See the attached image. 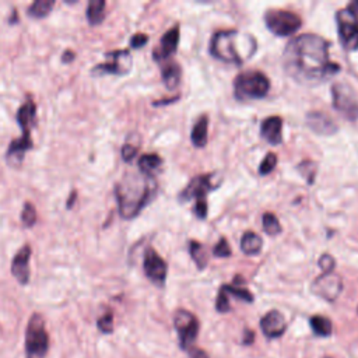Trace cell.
<instances>
[{
	"instance_id": "1",
	"label": "cell",
	"mask_w": 358,
	"mask_h": 358,
	"mask_svg": "<svg viewBox=\"0 0 358 358\" xmlns=\"http://www.w3.org/2000/svg\"><path fill=\"white\" fill-rule=\"evenodd\" d=\"M282 66L288 76L303 85L323 83L340 71V66L329 59V42L315 34L292 38L282 52Z\"/></svg>"
},
{
	"instance_id": "2",
	"label": "cell",
	"mask_w": 358,
	"mask_h": 358,
	"mask_svg": "<svg viewBox=\"0 0 358 358\" xmlns=\"http://www.w3.org/2000/svg\"><path fill=\"white\" fill-rule=\"evenodd\" d=\"M157 193V182L154 176L129 172L116 185L115 194L117 199L119 213L123 218H134Z\"/></svg>"
},
{
	"instance_id": "3",
	"label": "cell",
	"mask_w": 358,
	"mask_h": 358,
	"mask_svg": "<svg viewBox=\"0 0 358 358\" xmlns=\"http://www.w3.org/2000/svg\"><path fill=\"white\" fill-rule=\"evenodd\" d=\"M256 39L236 29L217 31L210 42V53L225 63L242 64L256 52Z\"/></svg>"
},
{
	"instance_id": "4",
	"label": "cell",
	"mask_w": 358,
	"mask_h": 358,
	"mask_svg": "<svg viewBox=\"0 0 358 358\" xmlns=\"http://www.w3.org/2000/svg\"><path fill=\"white\" fill-rule=\"evenodd\" d=\"M270 81L266 74L256 70L239 73L234 81V95L238 101L260 99L267 95Z\"/></svg>"
},
{
	"instance_id": "5",
	"label": "cell",
	"mask_w": 358,
	"mask_h": 358,
	"mask_svg": "<svg viewBox=\"0 0 358 358\" xmlns=\"http://www.w3.org/2000/svg\"><path fill=\"white\" fill-rule=\"evenodd\" d=\"M25 358H45L49 351V333L41 313H32L25 330Z\"/></svg>"
},
{
	"instance_id": "6",
	"label": "cell",
	"mask_w": 358,
	"mask_h": 358,
	"mask_svg": "<svg viewBox=\"0 0 358 358\" xmlns=\"http://www.w3.org/2000/svg\"><path fill=\"white\" fill-rule=\"evenodd\" d=\"M338 39L348 52L358 49V1L350 3L336 13Z\"/></svg>"
},
{
	"instance_id": "7",
	"label": "cell",
	"mask_w": 358,
	"mask_h": 358,
	"mask_svg": "<svg viewBox=\"0 0 358 358\" xmlns=\"http://www.w3.org/2000/svg\"><path fill=\"white\" fill-rule=\"evenodd\" d=\"M266 27L278 36H288L301 28V17L288 10H267L264 14Z\"/></svg>"
},
{
	"instance_id": "8",
	"label": "cell",
	"mask_w": 358,
	"mask_h": 358,
	"mask_svg": "<svg viewBox=\"0 0 358 358\" xmlns=\"http://www.w3.org/2000/svg\"><path fill=\"white\" fill-rule=\"evenodd\" d=\"M331 96L333 106L338 113L351 122L358 119V98L347 83H334L331 85Z\"/></svg>"
},
{
	"instance_id": "9",
	"label": "cell",
	"mask_w": 358,
	"mask_h": 358,
	"mask_svg": "<svg viewBox=\"0 0 358 358\" xmlns=\"http://www.w3.org/2000/svg\"><path fill=\"white\" fill-rule=\"evenodd\" d=\"M173 326L176 329L179 344L182 350L192 348V344L196 341L199 334V320L197 317L185 309H179L173 315Z\"/></svg>"
},
{
	"instance_id": "10",
	"label": "cell",
	"mask_w": 358,
	"mask_h": 358,
	"mask_svg": "<svg viewBox=\"0 0 358 358\" xmlns=\"http://www.w3.org/2000/svg\"><path fill=\"white\" fill-rule=\"evenodd\" d=\"M221 180L218 173H206V175H199L190 180V183L180 192L179 200L182 201H189V200H196V201H203L206 194L220 186Z\"/></svg>"
},
{
	"instance_id": "11",
	"label": "cell",
	"mask_w": 358,
	"mask_h": 358,
	"mask_svg": "<svg viewBox=\"0 0 358 358\" xmlns=\"http://www.w3.org/2000/svg\"><path fill=\"white\" fill-rule=\"evenodd\" d=\"M106 62L96 64L92 69V74H117L123 76L127 74L131 69V55L127 49H119L113 52H108Z\"/></svg>"
},
{
	"instance_id": "12",
	"label": "cell",
	"mask_w": 358,
	"mask_h": 358,
	"mask_svg": "<svg viewBox=\"0 0 358 358\" xmlns=\"http://www.w3.org/2000/svg\"><path fill=\"white\" fill-rule=\"evenodd\" d=\"M343 289V281L338 274L334 271L330 273H323L319 277L315 278L312 282V291L313 294L319 295L320 298L333 302L338 298L340 292Z\"/></svg>"
},
{
	"instance_id": "13",
	"label": "cell",
	"mask_w": 358,
	"mask_h": 358,
	"mask_svg": "<svg viewBox=\"0 0 358 358\" xmlns=\"http://www.w3.org/2000/svg\"><path fill=\"white\" fill-rule=\"evenodd\" d=\"M143 268H144L147 278L152 284H155L158 287H162L165 284L166 271H168L166 263L152 248H148L144 253Z\"/></svg>"
},
{
	"instance_id": "14",
	"label": "cell",
	"mask_w": 358,
	"mask_h": 358,
	"mask_svg": "<svg viewBox=\"0 0 358 358\" xmlns=\"http://www.w3.org/2000/svg\"><path fill=\"white\" fill-rule=\"evenodd\" d=\"M34 147L31 133H22L21 137L14 138L7 148L6 161L11 168H20L24 162L25 152Z\"/></svg>"
},
{
	"instance_id": "15",
	"label": "cell",
	"mask_w": 358,
	"mask_h": 358,
	"mask_svg": "<svg viewBox=\"0 0 358 358\" xmlns=\"http://www.w3.org/2000/svg\"><path fill=\"white\" fill-rule=\"evenodd\" d=\"M178 43H179V25H173L159 39L158 48H155L152 52L154 59L157 62L169 59L176 52Z\"/></svg>"
},
{
	"instance_id": "16",
	"label": "cell",
	"mask_w": 358,
	"mask_h": 358,
	"mask_svg": "<svg viewBox=\"0 0 358 358\" xmlns=\"http://www.w3.org/2000/svg\"><path fill=\"white\" fill-rule=\"evenodd\" d=\"M305 119H306L308 127L312 131H315L316 134L330 136V134H334L337 131L336 122L329 115H326L324 112H319V110L308 112Z\"/></svg>"
},
{
	"instance_id": "17",
	"label": "cell",
	"mask_w": 358,
	"mask_h": 358,
	"mask_svg": "<svg viewBox=\"0 0 358 358\" xmlns=\"http://www.w3.org/2000/svg\"><path fill=\"white\" fill-rule=\"evenodd\" d=\"M29 257H31V246L27 243L15 253L11 262V268H10L11 274L22 285H25L29 280Z\"/></svg>"
},
{
	"instance_id": "18",
	"label": "cell",
	"mask_w": 358,
	"mask_h": 358,
	"mask_svg": "<svg viewBox=\"0 0 358 358\" xmlns=\"http://www.w3.org/2000/svg\"><path fill=\"white\" fill-rule=\"evenodd\" d=\"M260 329L263 331V334L267 338H277L280 336L284 334L287 324H285V319L282 316L281 312L273 309L268 310L262 319H260Z\"/></svg>"
},
{
	"instance_id": "19",
	"label": "cell",
	"mask_w": 358,
	"mask_h": 358,
	"mask_svg": "<svg viewBox=\"0 0 358 358\" xmlns=\"http://www.w3.org/2000/svg\"><path fill=\"white\" fill-rule=\"evenodd\" d=\"M282 119L280 116L266 117L260 124V136L273 145H277L282 141Z\"/></svg>"
},
{
	"instance_id": "20",
	"label": "cell",
	"mask_w": 358,
	"mask_h": 358,
	"mask_svg": "<svg viewBox=\"0 0 358 358\" xmlns=\"http://www.w3.org/2000/svg\"><path fill=\"white\" fill-rule=\"evenodd\" d=\"M35 116H36V105L32 99H28L18 108L17 122L22 133H31V129L35 124Z\"/></svg>"
},
{
	"instance_id": "21",
	"label": "cell",
	"mask_w": 358,
	"mask_h": 358,
	"mask_svg": "<svg viewBox=\"0 0 358 358\" xmlns=\"http://www.w3.org/2000/svg\"><path fill=\"white\" fill-rule=\"evenodd\" d=\"M161 76L168 90H175L182 78V69L176 62H166L161 67Z\"/></svg>"
},
{
	"instance_id": "22",
	"label": "cell",
	"mask_w": 358,
	"mask_h": 358,
	"mask_svg": "<svg viewBox=\"0 0 358 358\" xmlns=\"http://www.w3.org/2000/svg\"><path fill=\"white\" fill-rule=\"evenodd\" d=\"M207 131H208V116L207 115H201L196 123L193 124V129H192V134H190V138H192V143L194 147H204L206 143H207Z\"/></svg>"
},
{
	"instance_id": "23",
	"label": "cell",
	"mask_w": 358,
	"mask_h": 358,
	"mask_svg": "<svg viewBox=\"0 0 358 358\" xmlns=\"http://www.w3.org/2000/svg\"><path fill=\"white\" fill-rule=\"evenodd\" d=\"M263 241L262 238L255 232H245L241 238V249L246 255H257L262 250Z\"/></svg>"
},
{
	"instance_id": "24",
	"label": "cell",
	"mask_w": 358,
	"mask_h": 358,
	"mask_svg": "<svg viewBox=\"0 0 358 358\" xmlns=\"http://www.w3.org/2000/svg\"><path fill=\"white\" fill-rule=\"evenodd\" d=\"M106 3L103 0H91L87 6V20L91 25H98L105 18Z\"/></svg>"
},
{
	"instance_id": "25",
	"label": "cell",
	"mask_w": 358,
	"mask_h": 358,
	"mask_svg": "<svg viewBox=\"0 0 358 358\" xmlns=\"http://www.w3.org/2000/svg\"><path fill=\"white\" fill-rule=\"evenodd\" d=\"M161 164H162V159L157 154H144L138 158V162H137L140 172L147 176H152V173L161 166Z\"/></svg>"
},
{
	"instance_id": "26",
	"label": "cell",
	"mask_w": 358,
	"mask_h": 358,
	"mask_svg": "<svg viewBox=\"0 0 358 358\" xmlns=\"http://www.w3.org/2000/svg\"><path fill=\"white\" fill-rule=\"evenodd\" d=\"M309 323H310L313 333L319 337H329L333 331V324H331L330 319H327L326 316L315 315L310 317Z\"/></svg>"
},
{
	"instance_id": "27",
	"label": "cell",
	"mask_w": 358,
	"mask_h": 358,
	"mask_svg": "<svg viewBox=\"0 0 358 358\" xmlns=\"http://www.w3.org/2000/svg\"><path fill=\"white\" fill-rule=\"evenodd\" d=\"M53 6H55L53 0H36L29 4L27 14L34 18H43L50 13Z\"/></svg>"
},
{
	"instance_id": "28",
	"label": "cell",
	"mask_w": 358,
	"mask_h": 358,
	"mask_svg": "<svg viewBox=\"0 0 358 358\" xmlns=\"http://www.w3.org/2000/svg\"><path fill=\"white\" fill-rule=\"evenodd\" d=\"M189 252H190V256H192L193 262L199 267V270H203L207 264V252H206L204 246L197 241H190Z\"/></svg>"
},
{
	"instance_id": "29",
	"label": "cell",
	"mask_w": 358,
	"mask_h": 358,
	"mask_svg": "<svg viewBox=\"0 0 358 358\" xmlns=\"http://www.w3.org/2000/svg\"><path fill=\"white\" fill-rule=\"evenodd\" d=\"M262 222H263V231L270 236L278 235L282 231L278 218L273 213H264L262 217Z\"/></svg>"
},
{
	"instance_id": "30",
	"label": "cell",
	"mask_w": 358,
	"mask_h": 358,
	"mask_svg": "<svg viewBox=\"0 0 358 358\" xmlns=\"http://www.w3.org/2000/svg\"><path fill=\"white\" fill-rule=\"evenodd\" d=\"M238 284H239V278L236 277L235 282L232 285H222L221 288L227 292V295H234V296H236L239 299H243L246 302H252L253 295L246 288H241V285H238Z\"/></svg>"
},
{
	"instance_id": "31",
	"label": "cell",
	"mask_w": 358,
	"mask_h": 358,
	"mask_svg": "<svg viewBox=\"0 0 358 358\" xmlns=\"http://www.w3.org/2000/svg\"><path fill=\"white\" fill-rule=\"evenodd\" d=\"M296 169H298L299 173L305 178V180H306L308 183H313V179H315L316 172H317V165H316L313 161L305 159V161H302V162L296 166Z\"/></svg>"
},
{
	"instance_id": "32",
	"label": "cell",
	"mask_w": 358,
	"mask_h": 358,
	"mask_svg": "<svg viewBox=\"0 0 358 358\" xmlns=\"http://www.w3.org/2000/svg\"><path fill=\"white\" fill-rule=\"evenodd\" d=\"M21 222L24 224V227L27 228H31L35 225L36 222V208L32 203L27 201L22 207V211H21Z\"/></svg>"
},
{
	"instance_id": "33",
	"label": "cell",
	"mask_w": 358,
	"mask_h": 358,
	"mask_svg": "<svg viewBox=\"0 0 358 358\" xmlns=\"http://www.w3.org/2000/svg\"><path fill=\"white\" fill-rule=\"evenodd\" d=\"M96 327L103 334L112 333L113 331V313L106 312L102 316H99L98 320H96Z\"/></svg>"
},
{
	"instance_id": "34",
	"label": "cell",
	"mask_w": 358,
	"mask_h": 358,
	"mask_svg": "<svg viewBox=\"0 0 358 358\" xmlns=\"http://www.w3.org/2000/svg\"><path fill=\"white\" fill-rule=\"evenodd\" d=\"M275 165H277V155L273 152H268L259 165V173L268 175L271 171H274Z\"/></svg>"
},
{
	"instance_id": "35",
	"label": "cell",
	"mask_w": 358,
	"mask_h": 358,
	"mask_svg": "<svg viewBox=\"0 0 358 358\" xmlns=\"http://www.w3.org/2000/svg\"><path fill=\"white\" fill-rule=\"evenodd\" d=\"M213 253H214V256H217V257H228L232 252H231V248H229V245H228V242H227V239L225 238H221L217 243H215V246L213 248Z\"/></svg>"
},
{
	"instance_id": "36",
	"label": "cell",
	"mask_w": 358,
	"mask_h": 358,
	"mask_svg": "<svg viewBox=\"0 0 358 358\" xmlns=\"http://www.w3.org/2000/svg\"><path fill=\"white\" fill-rule=\"evenodd\" d=\"M215 309L221 313H225L228 312L231 308H229V299H228V295L227 292L221 288L218 291V295H217V299H215Z\"/></svg>"
},
{
	"instance_id": "37",
	"label": "cell",
	"mask_w": 358,
	"mask_h": 358,
	"mask_svg": "<svg viewBox=\"0 0 358 358\" xmlns=\"http://www.w3.org/2000/svg\"><path fill=\"white\" fill-rule=\"evenodd\" d=\"M138 152V145L131 143H124L122 147V159L126 162H130Z\"/></svg>"
},
{
	"instance_id": "38",
	"label": "cell",
	"mask_w": 358,
	"mask_h": 358,
	"mask_svg": "<svg viewBox=\"0 0 358 358\" xmlns=\"http://www.w3.org/2000/svg\"><path fill=\"white\" fill-rule=\"evenodd\" d=\"M317 264H319V267L323 270V273H330V271H333V268H334V266H336V262H334V257H333L331 255L324 253V255H322V256L319 257Z\"/></svg>"
},
{
	"instance_id": "39",
	"label": "cell",
	"mask_w": 358,
	"mask_h": 358,
	"mask_svg": "<svg viewBox=\"0 0 358 358\" xmlns=\"http://www.w3.org/2000/svg\"><path fill=\"white\" fill-rule=\"evenodd\" d=\"M148 42V36L145 34H134L131 38H130V46L134 48V49H138V48H143L145 43Z\"/></svg>"
},
{
	"instance_id": "40",
	"label": "cell",
	"mask_w": 358,
	"mask_h": 358,
	"mask_svg": "<svg viewBox=\"0 0 358 358\" xmlns=\"http://www.w3.org/2000/svg\"><path fill=\"white\" fill-rule=\"evenodd\" d=\"M193 214L200 218V220H204L207 217V203L206 200L203 201H196L194 206H193Z\"/></svg>"
},
{
	"instance_id": "41",
	"label": "cell",
	"mask_w": 358,
	"mask_h": 358,
	"mask_svg": "<svg viewBox=\"0 0 358 358\" xmlns=\"http://www.w3.org/2000/svg\"><path fill=\"white\" fill-rule=\"evenodd\" d=\"M187 355H189V358H210L208 357V354L204 351V350H201V348H194V347H192V348H189L187 350Z\"/></svg>"
},
{
	"instance_id": "42",
	"label": "cell",
	"mask_w": 358,
	"mask_h": 358,
	"mask_svg": "<svg viewBox=\"0 0 358 358\" xmlns=\"http://www.w3.org/2000/svg\"><path fill=\"white\" fill-rule=\"evenodd\" d=\"M74 59H76V53H74L73 50H70V49L64 50L63 55H62V62H63V63H70V62H73Z\"/></svg>"
},
{
	"instance_id": "43",
	"label": "cell",
	"mask_w": 358,
	"mask_h": 358,
	"mask_svg": "<svg viewBox=\"0 0 358 358\" xmlns=\"http://www.w3.org/2000/svg\"><path fill=\"white\" fill-rule=\"evenodd\" d=\"M255 333L252 330H245V337H243V344H250L253 343Z\"/></svg>"
},
{
	"instance_id": "44",
	"label": "cell",
	"mask_w": 358,
	"mask_h": 358,
	"mask_svg": "<svg viewBox=\"0 0 358 358\" xmlns=\"http://www.w3.org/2000/svg\"><path fill=\"white\" fill-rule=\"evenodd\" d=\"M76 197H77V193L76 192H71V194H70V197H69V203L66 204L69 208L74 204V200H76Z\"/></svg>"
},
{
	"instance_id": "45",
	"label": "cell",
	"mask_w": 358,
	"mask_h": 358,
	"mask_svg": "<svg viewBox=\"0 0 358 358\" xmlns=\"http://www.w3.org/2000/svg\"><path fill=\"white\" fill-rule=\"evenodd\" d=\"M324 358H330V357H324Z\"/></svg>"
}]
</instances>
